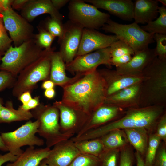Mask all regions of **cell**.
Masks as SVG:
<instances>
[{"instance_id":"cell-33","label":"cell","mask_w":166,"mask_h":166,"mask_svg":"<svg viewBox=\"0 0 166 166\" xmlns=\"http://www.w3.org/2000/svg\"><path fill=\"white\" fill-rule=\"evenodd\" d=\"M120 149L105 150L99 157V166H119Z\"/></svg>"},{"instance_id":"cell-42","label":"cell","mask_w":166,"mask_h":166,"mask_svg":"<svg viewBox=\"0 0 166 166\" xmlns=\"http://www.w3.org/2000/svg\"><path fill=\"white\" fill-rule=\"evenodd\" d=\"M132 57L131 55L127 54L119 57H111V63L112 65L118 67L129 62Z\"/></svg>"},{"instance_id":"cell-44","label":"cell","mask_w":166,"mask_h":166,"mask_svg":"<svg viewBox=\"0 0 166 166\" xmlns=\"http://www.w3.org/2000/svg\"><path fill=\"white\" fill-rule=\"evenodd\" d=\"M18 157L10 152L3 155L0 154V166H2L6 162L15 161Z\"/></svg>"},{"instance_id":"cell-51","label":"cell","mask_w":166,"mask_h":166,"mask_svg":"<svg viewBox=\"0 0 166 166\" xmlns=\"http://www.w3.org/2000/svg\"><path fill=\"white\" fill-rule=\"evenodd\" d=\"M55 94V92L53 88L45 90L44 92V95L45 97L48 99L53 98Z\"/></svg>"},{"instance_id":"cell-46","label":"cell","mask_w":166,"mask_h":166,"mask_svg":"<svg viewBox=\"0 0 166 166\" xmlns=\"http://www.w3.org/2000/svg\"><path fill=\"white\" fill-rule=\"evenodd\" d=\"M32 98L30 92L29 91L23 92L18 97L23 105L26 104Z\"/></svg>"},{"instance_id":"cell-29","label":"cell","mask_w":166,"mask_h":166,"mask_svg":"<svg viewBox=\"0 0 166 166\" xmlns=\"http://www.w3.org/2000/svg\"><path fill=\"white\" fill-rule=\"evenodd\" d=\"M158 12L160 15L156 20L140 27L143 30L150 34H166V6L162 5L159 6Z\"/></svg>"},{"instance_id":"cell-22","label":"cell","mask_w":166,"mask_h":166,"mask_svg":"<svg viewBox=\"0 0 166 166\" xmlns=\"http://www.w3.org/2000/svg\"><path fill=\"white\" fill-rule=\"evenodd\" d=\"M158 2L157 0H136L134 3L133 19L137 23H148L157 17Z\"/></svg>"},{"instance_id":"cell-14","label":"cell","mask_w":166,"mask_h":166,"mask_svg":"<svg viewBox=\"0 0 166 166\" xmlns=\"http://www.w3.org/2000/svg\"><path fill=\"white\" fill-rule=\"evenodd\" d=\"M126 109L113 105H103L91 113L83 128L75 136H79L120 118L124 115Z\"/></svg>"},{"instance_id":"cell-2","label":"cell","mask_w":166,"mask_h":166,"mask_svg":"<svg viewBox=\"0 0 166 166\" xmlns=\"http://www.w3.org/2000/svg\"><path fill=\"white\" fill-rule=\"evenodd\" d=\"M166 107L152 105L127 109L120 118L75 138L76 141L100 138L115 129L143 128L150 134L155 130L157 122L166 112Z\"/></svg>"},{"instance_id":"cell-10","label":"cell","mask_w":166,"mask_h":166,"mask_svg":"<svg viewBox=\"0 0 166 166\" xmlns=\"http://www.w3.org/2000/svg\"><path fill=\"white\" fill-rule=\"evenodd\" d=\"M0 13L14 46H18L34 38L33 26L12 7Z\"/></svg>"},{"instance_id":"cell-16","label":"cell","mask_w":166,"mask_h":166,"mask_svg":"<svg viewBox=\"0 0 166 166\" xmlns=\"http://www.w3.org/2000/svg\"><path fill=\"white\" fill-rule=\"evenodd\" d=\"M53 146L45 159L51 166H69L80 153L70 138L61 141Z\"/></svg>"},{"instance_id":"cell-15","label":"cell","mask_w":166,"mask_h":166,"mask_svg":"<svg viewBox=\"0 0 166 166\" xmlns=\"http://www.w3.org/2000/svg\"><path fill=\"white\" fill-rule=\"evenodd\" d=\"M118 40L115 35H106L96 30L84 28L76 57L109 47Z\"/></svg>"},{"instance_id":"cell-17","label":"cell","mask_w":166,"mask_h":166,"mask_svg":"<svg viewBox=\"0 0 166 166\" xmlns=\"http://www.w3.org/2000/svg\"><path fill=\"white\" fill-rule=\"evenodd\" d=\"M141 82L124 88L107 97L104 104L125 109L140 107Z\"/></svg>"},{"instance_id":"cell-39","label":"cell","mask_w":166,"mask_h":166,"mask_svg":"<svg viewBox=\"0 0 166 166\" xmlns=\"http://www.w3.org/2000/svg\"><path fill=\"white\" fill-rule=\"evenodd\" d=\"M155 133L161 140L166 142V112L161 116L159 120L156 128Z\"/></svg>"},{"instance_id":"cell-36","label":"cell","mask_w":166,"mask_h":166,"mask_svg":"<svg viewBox=\"0 0 166 166\" xmlns=\"http://www.w3.org/2000/svg\"><path fill=\"white\" fill-rule=\"evenodd\" d=\"M153 38L156 42V45L154 48L157 57L159 59L166 60V34H154Z\"/></svg>"},{"instance_id":"cell-25","label":"cell","mask_w":166,"mask_h":166,"mask_svg":"<svg viewBox=\"0 0 166 166\" xmlns=\"http://www.w3.org/2000/svg\"><path fill=\"white\" fill-rule=\"evenodd\" d=\"M124 130L129 143L142 156L147 148L150 133L143 128H132Z\"/></svg>"},{"instance_id":"cell-48","label":"cell","mask_w":166,"mask_h":166,"mask_svg":"<svg viewBox=\"0 0 166 166\" xmlns=\"http://www.w3.org/2000/svg\"><path fill=\"white\" fill-rule=\"evenodd\" d=\"M13 0H0V12L11 7Z\"/></svg>"},{"instance_id":"cell-30","label":"cell","mask_w":166,"mask_h":166,"mask_svg":"<svg viewBox=\"0 0 166 166\" xmlns=\"http://www.w3.org/2000/svg\"><path fill=\"white\" fill-rule=\"evenodd\" d=\"M161 140L155 133L149 134L148 147L144 155L146 166H153Z\"/></svg>"},{"instance_id":"cell-9","label":"cell","mask_w":166,"mask_h":166,"mask_svg":"<svg viewBox=\"0 0 166 166\" xmlns=\"http://www.w3.org/2000/svg\"><path fill=\"white\" fill-rule=\"evenodd\" d=\"M69 20L84 28H101L110 18L108 13L83 0H71L68 6Z\"/></svg>"},{"instance_id":"cell-50","label":"cell","mask_w":166,"mask_h":166,"mask_svg":"<svg viewBox=\"0 0 166 166\" xmlns=\"http://www.w3.org/2000/svg\"><path fill=\"white\" fill-rule=\"evenodd\" d=\"M55 85L50 80L45 81L42 85V88L45 90L53 88Z\"/></svg>"},{"instance_id":"cell-23","label":"cell","mask_w":166,"mask_h":166,"mask_svg":"<svg viewBox=\"0 0 166 166\" xmlns=\"http://www.w3.org/2000/svg\"><path fill=\"white\" fill-rule=\"evenodd\" d=\"M50 80L55 85L63 87L74 82L77 77H68L66 73V65L59 52L53 51L50 55Z\"/></svg>"},{"instance_id":"cell-47","label":"cell","mask_w":166,"mask_h":166,"mask_svg":"<svg viewBox=\"0 0 166 166\" xmlns=\"http://www.w3.org/2000/svg\"><path fill=\"white\" fill-rule=\"evenodd\" d=\"M54 7L57 10L64 6L69 3V0H51Z\"/></svg>"},{"instance_id":"cell-52","label":"cell","mask_w":166,"mask_h":166,"mask_svg":"<svg viewBox=\"0 0 166 166\" xmlns=\"http://www.w3.org/2000/svg\"><path fill=\"white\" fill-rule=\"evenodd\" d=\"M0 150L3 151H7L8 150L4 144L0 135Z\"/></svg>"},{"instance_id":"cell-5","label":"cell","mask_w":166,"mask_h":166,"mask_svg":"<svg viewBox=\"0 0 166 166\" xmlns=\"http://www.w3.org/2000/svg\"><path fill=\"white\" fill-rule=\"evenodd\" d=\"M34 38L18 46L11 45L1 59L0 69L14 76L18 74L26 67L37 59L43 50Z\"/></svg>"},{"instance_id":"cell-32","label":"cell","mask_w":166,"mask_h":166,"mask_svg":"<svg viewBox=\"0 0 166 166\" xmlns=\"http://www.w3.org/2000/svg\"><path fill=\"white\" fill-rule=\"evenodd\" d=\"M37 28L38 33L34 38L36 43L43 49H50L55 37L40 25Z\"/></svg>"},{"instance_id":"cell-8","label":"cell","mask_w":166,"mask_h":166,"mask_svg":"<svg viewBox=\"0 0 166 166\" xmlns=\"http://www.w3.org/2000/svg\"><path fill=\"white\" fill-rule=\"evenodd\" d=\"M39 124L38 120L29 121L14 131L1 133V137L8 151L18 156L23 152L21 148L23 146L43 145L44 140L35 135Z\"/></svg>"},{"instance_id":"cell-55","label":"cell","mask_w":166,"mask_h":166,"mask_svg":"<svg viewBox=\"0 0 166 166\" xmlns=\"http://www.w3.org/2000/svg\"><path fill=\"white\" fill-rule=\"evenodd\" d=\"M3 106V103L2 100L0 98V110Z\"/></svg>"},{"instance_id":"cell-20","label":"cell","mask_w":166,"mask_h":166,"mask_svg":"<svg viewBox=\"0 0 166 166\" xmlns=\"http://www.w3.org/2000/svg\"><path fill=\"white\" fill-rule=\"evenodd\" d=\"M106 84V97L122 89L141 82L142 75L134 76L117 74L115 70L103 69L98 70Z\"/></svg>"},{"instance_id":"cell-45","label":"cell","mask_w":166,"mask_h":166,"mask_svg":"<svg viewBox=\"0 0 166 166\" xmlns=\"http://www.w3.org/2000/svg\"><path fill=\"white\" fill-rule=\"evenodd\" d=\"M29 0H13L11 7L13 10H21Z\"/></svg>"},{"instance_id":"cell-27","label":"cell","mask_w":166,"mask_h":166,"mask_svg":"<svg viewBox=\"0 0 166 166\" xmlns=\"http://www.w3.org/2000/svg\"><path fill=\"white\" fill-rule=\"evenodd\" d=\"M99 138L105 150L120 149L129 144L126 134L122 129L112 130Z\"/></svg>"},{"instance_id":"cell-34","label":"cell","mask_w":166,"mask_h":166,"mask_svg":"<svg viewBox=\"0 0 166 166\" xmlns=\"http://www.w3.org/2000/svg\"><path fill=\"white\" fill-rule=\"evenodd\" d=\"M109 47L111 58L127 54L131 55L134 54L132 48L125 42L120 40L113 43Z\"/></svg>"},{"instance_id":"cell-53","label":"cell","mask_w":166,"mask_h":166,"mask_svg":"<svg viewBox=\"0 0 166 166\" xmlns=\"http://www.w3.org/2000/svg\"><path fill=\"white\" fill-rule=\"evenodd\" d=\"M37 166H51L48 164L45 160H43Z\"/></svg>"},{"instance_id":"cell-35","label":"cell","mask_w":166,"mask_h":166,"mask_svg":"<svg viewBox=\"0 0 166 166\" xmlns=\"http://www.w3.org/2000/svg\"><path fill=\"white\" fill-rule=\"evenodd\" d=\"M98 157L87 154L80 153L69 166H99Z\"/></svg>"},{"instance_id":"cell-12","label":"cell","mask_w":166,"mask_h":166,"mask_svg":"<svg viewBox=\"0 0 166 166\" xmlns=\"http://www.w3.org/2000/svg\"><path fill=\"white\" fill-rule=\"evenodd\" d=\"M64 28L63 34L58 39L59 52L67 65L76 57L84 28L69 20L64 24Z\"/></svg>"},{"instance_id":"cell-37","label":"cell","mask_w":166,"mask_h":166,"mask_svg":"<svg viewBox=\"0 0 166 166\" xmlns=\"http://www.w3.org/2000/svg\"><path fill=\"white\" fill-rule=\"evenodd\" d=\"M119 166H133L134 154L129 144L120 149Z\"/></svg>"},{"instance_id":"cell-31","label":"cell","mask_w":166,"mask_h":166,"mask_svg":"<svg viewBox=\"0 0 166 166\" xmlns=\"http://www.w3.org/2000/svg\"><path fill=\"white\" fill-rule=\"evenodd\" d=\"M55 37H61L64 31V24L57 18L48 17L44 21L43 24L40 25Z\"/></svg>"},{"instance_id":"cell-4","label":"cell","mask_w":166,"mask_h":166,"mask_svg":"<svg viewBox=\"0 0 166 166\" xmlns=\"http://www.w3.org/2000/svg\"><path fill=\"white\" fill-rule=\"evenodd\" d=\"M54 48L43 49L40 55L18 74L12 90L14 96L18 97L23 92H31L39 81L46 80L50 73V55Z\"/></svg>"},{"instance_id":"cell-3","label":"cell","mask_w":166,"mask_h":166,"mask_svg":"<svg viewBox=\"0 0 166 166\" xmlns=\"http://www.w3.org/2000/svg\"><path fill=\"white\" fill-rule=\"evenodd\" d=\"M140 107L166 106V60L157 57L144 69Z\"/></svg>"},{"instance_id":"cell-43","label":"cell","mask_w":166,"mask_h":166,"mask_svg":"<svg viewBox=\"0 0 166 166\" xmlns=\"http://www.w3.org/2000/svg\"><path fill=\"white\" fill-rule=\"evenodd\" d=\"M39 105V97L37 96L32 98L26 105H22L19 107L25 111H29L30 109L36 108Z\"/></svg>"},{"instance_id":"cell-1","label":"cell","mask_w":166,"mask_h":166,"mask_svg":"<svg viewBox=\"0 0 166 166\" xmlns=\"http://www.w3.org/2000/svg\"><path fill=\"white\" fill-rule=\"evenodd\" d=\"M63 87L65 105L89 116L104 105L106 97L105 81L97 69Z\"/></svg>"},{"instance_id":"cell-19","label":"cell","mask_w":166,"mask_h":166,"mask_svg":"<svg viewBox=\"0 0 166 166\" xmlns=\"http://www.w3.org/2000/svg\"><path fill=\"white\" fill-rule=\"evenodd\" d=\"M97 8L107 11L122 20L133 19L134 3L131 0H84Z\"/></svg>"},{"instance_id":"cell-40","label":"cell","mask_w":166,"mask_h":166,"mask_svg":"<svg viewBox=\"0 0 166 166\" xmlns=\"http://www.w3.org/2000/svg\"><path fill=\"white\" fill-rule=\"evenodd\" d=\"M164 143L160 144L152 166H166V148Z\"/></svg>"},{"instance_id":"cell-26","label":"cell","mask_w":166,"mask_h":166,"mask_svg":"<svg viewBox=\"0 0 166 166\" xmlns=\"http://www.w3.org/2000/svg\"><path fill=\"white\" fill-rule=\"evenodd\" d=\"M33 117L30 111H25L20 107L17 109H14L11 101L7 102L0 110V123L30 120Z\"/></svg>"},{"instance_id":"cell-24","label":"cell","mask_w":166,"mask_h":166,"mask_svg":"<svg viewBox=\"0 0 166 166\" xmlns=\"http://www.w3.org/2000/svg\"><path fill=\"white\" fill-rule=\"evenodd\" d=\"M50 149L47 147L35 148L34 146H29L15 161L6 166H37L47 157Z\"/></svg>"},{"instance_id":"cell-11","label":"cell","mask_w":166,"mask_h":166,"mask_svg":"<svg viewBox=\"0 0 166 166\" xmlns=\"http://www.w3.org/2000/svg\"><path fill=\"white\" fill-rule=\"evenodd\" d=\"M111 59L110 49L109 47L76 57L71 62L66 65V69L72 73L83 75L97 69L101 65L111 67Z\"/></svg>"},{"instance_id":"cell-21","label":"cell","mask_w":166,"mask_h":166,"mask_svg":"<svg viewBox=\"0 0 166 166\" xmlns=\"http://www.w3.org/2000/svg\"><path fill=\"white\" fill-rule=\"evenodd\" d=\"M44 14L62 21L64 16L53 6L51 0H29L21 10V15L29 22Z\"/></svg>"},{"instance_id":"cell-13","label":"cell","mask_w":166,"mask_h":166,"mask_svg":"<svg viewBox=\"0 0 166 166\" xmlns=\"http://www.w3.org/2000/svg\"><path fill=\"white\" fill-rule=\"evenodd\" d=\"M53 105L59 111L61 132L71 137L75 134L77 135L83 127L89 116L65 105L61 101H56Z\"/></svg>"},{"instance_id":"cell-18","label":"cell","mask_w":166,"mask_h":166,"mask_svg":"<svg viewBox=\"0 0 166 166\" xmlns=\"http://www.w3.org/2000/svg\"><path fill=\"white\" fill-rule=\"evenodd\" d=\"M156 57L155 49L148 47L135 53L129 62L116 67L115 71L121 75L142 76L144 68Z\"/></svg>"},{"instance_id":"cell-54","label":"cell","mask_w":166,"mask_h":166,"mask_svg":"<svg viewBox=\"0 0 166 166\" xmlns=\"http://www.w3.org/2000/svg\"><path fill=\"white\" fill-rule=\"evenodd\" d=\"M158 2H160L163 5L166 6V0H157Z\"/></svg>"},{"instance_id":"cell-6","label":"cell","mask_w":166,"mask_h":166,"mask_svg":"<svg viewBox=\"0 0 166 166\" xmlns=\"http://www.w3.org/2000/svg\"><path fill=\"white\" fill-rule=\"evenodd\" d=\"M32 113L33 117L40 124L38 133L46 140V147L50 148L56 144L71 137L62 132L59 123V113L54 105H40Z\"/></svg>"},{"instance_id":"cell-28","label":"cell","mask_w":166,"mask_h":166,"mask_svg":"<svg viewBox=\"0 0 166 166\" xmlns=\"http://www.w3.org/2000/svg\"><path fill=\"white\" fill-rule=\"evenodd\" d=\"M81 154H87L98 157L105 150L99 138L74 142Z\"/></svg>"},{"instance_id":"cell-41","label":"cell","mask_w":166,"mask_h":166,"mask_svg":"<svg viewBox=\"0 0 166 166\" xmlns=\"http://www.w3.org/2000/svg\"><path fill=\"white\" fill-rule=\"evenodd\" d=\"M14 76L10 73L0 71V91L10 85L14 81Z\"/></svg>"},{"instance_id":"cell-7","label":"cell","mask_w":166,"mask_h":166,"mask_svg":"<svg viewBox=\"0 0 166 166\" xmlns=\"http://www.w3.org/2000/svg\"><path fill=\"white\" fill-rule=\"evenodd\" d=\"M101 29L106 32L114 34L119 40L130 46L134 54L148 47L149 44L154 42V34L145 31L134 22L123 24L110 18Z\"/></svg>"},{"instance_id":"cell-49","label":"cell","mask_w":166,"mask_h":166,"mask_svg":"<svg viewBox=\"0 0 166 166\" xmlns=\"http://www.w3.org/2000/svg\"><path fill=\"white\" fill-rule=\"evenodd\" d=\"M134 156L136 160V166H146L143 156L138 152L136 151Z\"/></svg>"},{"instance_id":"cell-38","label":"cell","mask_w":166,"mask_h":166,"mask_svg":"<svg viewBox=\"0 0 166 166\" xmlns=\"http://www.w3.org/2000/svg\"><path fill=\"white\" fill-rule=\"evenodd\" d=\"M0 13V51L7 50L11 45L12 41L8 36Z\"/></svg>"}]
</instances>
